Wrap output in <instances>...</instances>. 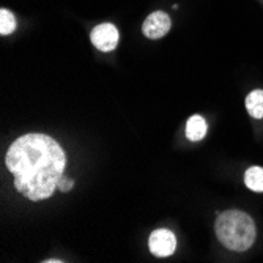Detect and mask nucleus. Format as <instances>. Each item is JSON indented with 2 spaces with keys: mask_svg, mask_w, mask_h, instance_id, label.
I'll return each mask as SVG.
<instances>
[{
  "mask_svg": "<svg viewBox=\"0 0 263 263\" xmlns=\"http://www.w3.org/2000/svg\"><path fill=\"white\" fill-rule=\"evenodd\" d=\"M7 167L17 193L36 202L51 197L62 180L66 158L59 143L46 134H26L7 152Z\"/></svg>",
  "mask_w": 263,
  "mask_h": 263,
  "instance_id": "f257e3e1",
  "label": "nucleus"
},
{
  "mask_svg": "<svg viewBox=\"0 0 263 263\" xmlns=\"http://www.w3.org/2000/svg\"><path fill=\"white\" fill-rule=\"evenodd\" d=\"M216 235L227 249L243 252L254 245L255 224L243 211H224L216 219Z\"/></svg>",
  "mask_w": 263,
  "mask_h": 263,
  "instance_id": "f03ea898",
  "label": "nucleus"
},
{
  "mask_svg": "<svg viewBox=\"0 0 263 263\" xmlns=\"http://www.w3.org/2000/svg\"><path fill=\"white\" fill-rule=\"evenodd\" d=\"M150 251L153 255L156 257H169L175 252L177 248V240H175V235L171 230H165V229H159L155 230L150 235V241H148Z\"/></svg>",
  "mask_w": 263,
  "mask_h": 263,
  "instance_id": "7ed1b4c3",
  "label": "nucleus"
},
{
  "mask_svg": "<svg viewBox=\"0 0 263 263\" xmlns=\"http://www.w3.org/2000/svg\"><path fill=\"white\" fill-rule=\"evenodd\" d=\"M90 40L95 47H98L103 52L114 51L118 44V30L112 24H100L98 27L91 30Z\"/></svg>",
  "mask_w": 263,
  "mask_h": 263,
  "instance_id": "20e7f679",
  "label": "nucleus"
},
{
  "mask_svg": "<svg viewBox=\"0 0 263 263\" xmlns=\"http://www.w3.org/2000/svg\"><path fill=\"white\" fill-rule=\"evenodd\" d=\"M171 26H172V22L169 16L164 11H155L143 21L142 32L150 40H158V38H162L171 30Z\"/></svg>",
  "mask_w": 263,
  "mask_h": 263,
  "instance_id": "39448f33",
  "label": "nucleus"
},
{
  "mask_svg": "<svg viewBox=\"0 0 263 263\" xmlns=\"http://www.w3.org/2000/svg\"><path fill=\"white\" fill-rule=\"evenodd\" d=\"M206 134V122L200 115H193L186 123V137L193 142H199Z\"/></svg>",
  "mask_w": 263,
  "mask_h": 263,
  "instance_id": "423d86ee",
  "label": "nucleus"
},
{
  "mask_svg": "<svg viewBox=\"0 0 263 263\" xmlns=\"http://www.w3.org/2000/svg\"><path fill=\"white\" fill-rule=\"evenodd\" d=\"M246 107L251 117L263 118V90H254L246 98Z\"/></svg>",
  "mask_w": 263,
  "mask_h": 263,
  "instance_id": "0eeeda50",
  "label": "nucleus"
},
{
  "mask_svg": "<svg viewBox=\"0 0 263 263\" xmlns=\"http://www.w3.org/2000/svg\"><path fill=\"white\" fill-rule=\"evenodd\" d=\"M245 183L251 191L263 193V169L261 167H251L245 175Z\"/></svg>",
  "mask_w": 263,
  "mask_h": 263,
  "instance_id": "6e6552de",
  "label": "nucleus"
},
{
  "mask_svg": "<svg viewBox=\"0 0 263 263\" xmlns=\"http://www.w3.org/2000/svg\"><path fill=\"white\" fill-rule=\"evenodd\" d=\"M16 29V21L14 16L8 10L0 11V33L2 35H10Z\"/></svg>",
  "mask_w": 263,
  "mask_h": 263,
  "instance_id": "1a4fd4ad",
  "label": "nucleus"
},
{
  "mask_svg": "<svg viewBox=\"0 0 263 263\" xmlns=\"http://www.w3.org/2000/svg\"><path fill=\"white\" fill-rule=\"evenodd\" d=\"M74 186V181L69 180V178H62L59 181V189L62 191V193H68V191H71Z\"/></svg>",
  "mask_w": 263,
  "mask_h": 263,
  "instance_id": "9d476101",
  "label": "nucleus"
},
{
  "mask_svg": "<svg viewBox=\"0 0 263 263\" xmlns=\"http://www.w3.org/2000/svg\"><path fill=\"white\" fill-rule=\"evenodd\" d=\"M46 263H59V261H62V260H59V258H51V260H44Z\"/></svg>",
  "mask_w": 263,
  "mask_h": 263,
  "instance_id": "9b49d317",
  "label": "nucleus"
}]
</instances>
